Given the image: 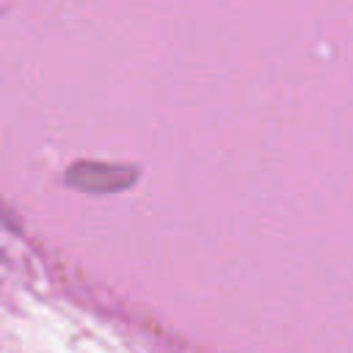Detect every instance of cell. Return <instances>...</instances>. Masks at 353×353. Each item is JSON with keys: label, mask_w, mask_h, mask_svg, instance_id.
<instances>
[{"label": "cell", "mask_w": 353, "mask_h": 353, "mask_svg": "<svg viewBox=\"0 0 353 353\" xmlns=\"http://www.w3.org/2000/svg\"><path fill=\"white\" fill-rule=\"evenodd\" d=\"M141 179V168L132 163H102V160H77L63 171V182L80 193L108 196L130 190Z\"/></svg>", "instance_id": "6da1fadb"}, {"label": "cell", "mask_w": 353, "mask_h": 353, "mask_svg": "<svg viewBox=\"0 0 353 353\" xmlns=\"http://www.w3.org/2000/svg\"><path fill=\"white\" fill-rule=\"evenodd\" d=\"M0 226H3L6 232H14V234L22 229V223L17 221V215H14V212H11L6 204H0Z\"/></svg>", "instance_id": "7a4b0ae2"}]
</instances>
